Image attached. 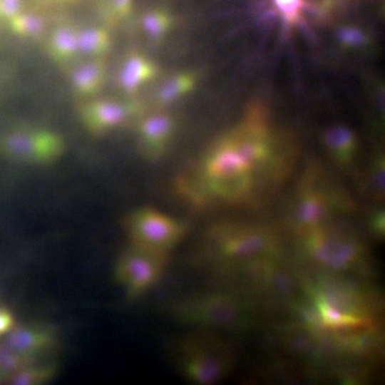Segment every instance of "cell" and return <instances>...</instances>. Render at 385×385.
<instances>
[{
	"label": "cell",
	"mask_w": 385,
	"mask_h": 385,
	"mask_svg": "<svg viewBox=\"0 0 385 385\" xmlns=\"http://www.w3.org/2000/svg\"><path fill=\"white\" fill-rule=\"evenodd\" d=\"M220 340L209 330L192 329L170 339L168 355L179 375L196 385L218 382L227 369Z\"/></svg>",
	"instance_id": "obj_1"
},
{
	"label": "cell",
	"mask_w": 385,
	"mask_h": 385,
	"mask_svg": "<svg viewBox=\"0 0 385 385\" xmlns=\"http://www.w3.org/2000/svg\"><path fill=\"white\" fill-rule=\"evenodd\" d=\"M130 245L168 255L187 232L184 222L151 207H140L124 219Z\"/></svg>",
	"instance_id": "obj_2"
},
{
	"label": "cell",
	"mask_w": 385,
	"mask_h": 385,
	"mask_svg": "<svg viewBox=\"0 0 385 385\" xmlns=\"http://www.w3.org/2000/svg\"><path fill=\"white\" fill-rule=\"evenodd\" d=\"M66 143L58 133L39 128H19L0 140V152L21 163L44 165L58 160L65 153Z\"/></svg>",
	"instance_id": "obj_3"
},
{
	"label": "cell",
	"mask_w": 385,
	"mask_h": 385,
	"mask_svg": "<svg viewBox=\"0 0 385 385\" xmlns=\"http://www.w3.org/2000/svg\"><path fill=\"white\" fill-rule=\"evenodd\" d=\"M168 255L130 245L118 257L114 277L134 299L150 289L160 279L166 268Z\"/></svg>",
	"instance_id": "obj_4"
},
{
	"label": "cell",
	"mask_w": 385,
	"mask_h": 385,
	"mask_svg": "<svg viewBox=\"0 0 385 385\" xmlns=\"http://www.w3.org/2000/svg\"><path fill=\"white\" fill-rule=\"evenodd\" d=\"M177 321L192 329L212 331L234 317L233 307L226 297L205 293L183 299L170 308Z\"/></svg>",
	"instance_id": "obj_5"
},
{
	"label": "cell",
	"mask_w": 385,
	"mask_h": 385,
	"mask_svg": "<svg viewBox=\"0 0 385 385\" xmlns=\"http://www.w3.org/2000/svg\"><path fill=\"white\" fill-rule=\"evenodd\" d=\"M140 111L137 103L96 99L84 104L80 113L86 128L100 135L121 125Z\"/></svg>",
	"instance_id": "obj_6"
},
{
	"label": "cell",
	"mask_w": 385,
	"mask_h": 385,
	"mask_svg": "<svg viewBox=\"0 0 385 385\" xmlns=\"http://www.w3.org/2000/svg\"><path fill=\"white\" fill-rule=\"evenodd\" d=\"M175 127V117L167 112L158 111L143 118L138 126L142 155L151 160L161 158L170 145Z\"/></svg>",
	"instance_id": "obj_7"
},
{
	"label": "cell",
	"mask_w": 385,
	"mask_h": 385,
	"mask_svg": "<svg viewBox=\"0 0 385 385\" xmlns=\"http://www.w3.org/2000/svg\"><path fill=\"white\" fill-rule=\"evenodd\" d=\"M159 73L158 66L138 51H132L125 57L118 75V84L125 93H137L145 83Z\"/></svg>",
	"instance_id": "obj_8"
},
{
	"label": "cell",
	"mask_w": 385,
	"mask_h": 385,
	"mask_svg": "<svg viewBox=\"0 0 385 385\" xmlns=\"http://www.w3.org/2000/svg\"><path fill=\"white\" fill-rule=\"evenodd\" d=\"M53 342V335L48 329L35 326L14 329L8 336L7 347L14 352L32 359L48 348Z\"/></svg>",
	"instance_id": "obj_9"
},
{
	"label": "cell",
	"mask_w": 385,
	"mask_h": 385,
	"mask_svg": "<svg viewBox=\"0 0 385 385\" xmlns=\"http://www.w3.org/2000/svg\"><path fill=\"white\" fill-rule=\"evenodd\" d=\"M106 76V66L100 58L86 62L76 68L71 76L74 91L88 96L98 93L103 87Z\"/></svg>",
	"instance_id": "obj_10"
},
{
	"label": "cell",
	"mask_w": 385,
	"mask_h": 385,
	"mask_svg": "<svg viewBox=\"0 0 385 385\" xmlns=\"http://www.w3.org/2000/svg\"><path fill=\"white\" fill-rule=\"evenodd\" d=\"M198 83L192 71H180L168 78L158 88L155 103L159 107L169 106L190 93Z\"/></svg>",
	"instance_id": "obj_11"
},
{
	"label": "cell",
	"mask_w": 385,
	"mask_h": 385,
	"mask_svg": "<svg viewBox=\"0 0 385 385\" xmlns=\"http://www.w3.org/2000/svg\"><path fill=\"white\" fill-rule=\"evenodd\" d=\"M78 31L71 26L60 25L51 33L48 41V53L58 61L71 59L78 51Z\"/></svg>",
	"instance_id": "obj_12"
},
{
	"label": "cell",
	"mask_w": 385,
	"mask_h": 385,
	"mask_svg": "<svg viewBox=\"0 0 385 385\" xmlns=\"http://www.w3.org/2000/svg\"><path fill=\"white\" fill-rule=\"evenodd\" d=\"M324 141L331 154L340 162H347L352 157L356 144L354 133L343 125L327 130Z\"/></svg>",
	"instance_id": "obj_13"
},
{
	"label": "cell",
	"mask_w": 385,
	"mask_h": 385,
	"mask_svg": "<svg viewBox=\"0 0 385 385\" xmlns=\"http://www.w3.org/2000/svg\"><path fill=\"white\" fill-rule=\"evenodd\" d=\"M140 25L147 36L158 43L169 34L175 25V19L168 10L156 7L143 14Z\"/></svg>",
	"instance_id": "obj_14"
},
{
	"label": "cell",
	"mask_w": 385,
	"mask_h": 385,
	"mask_svg": "<svg viewBox=\"0 0 385 385\" xmlns=\"http://www.w3.org/2000/svg\"><path fill=\"white\" fill-rule=\"evenodd\" d=\"M78 43L79 51L100 58L109 51L111 37L106 29L91 26L78 31Z\"/></svg>",
	"instance_id": "obj_15"
},
{
	"label": "cell",
	"mask_w": 385,
	"mask_h": 385,
	"mask_svg": "<svg viewBox=\"0 0 385 385\" xmlns=\"http://www.w3.org/2000/svg\"><path fill=\"white\" fill-rule=\"evenodd\" d=\"M9 24L15 34L24 37L38 38L45 31L43 18L32 13L20 12L9 19Z\"/></svg>",
	"instance_id": "obj_16"
},
{
	"label": "cell",
	"mask_w": 385,
	"mask_h": 385,
	"mask_svg": "<svg viewBox=\"0 0 385 385\" xmlns=\"http://www.w3.org/2000/svg\"><path fill=\"white\" fill-rule=\"evenodd\" d=\"M326 211V201L318 192H308L304 194L297 209L298 217L304 224H314L319 221Z\"/></svg>",
	"instance_id": "obj_17"
},
{
	"label": "cell",
	"mask_w": 385,
	"mask_h": 385,
	"mask_svg": "<svg viewBox=\"0 0 385 385\" xmlns=\"http://www.w3.org/2000/svg\"><path fill=\"white\" fill-rule=\"evenodd\" d=\"M56 369L53 365L34 366L29 365L18 371L11 382L16 385H38L49 381L53 376Z\"/></svg>",
	"instance_id": "obj_18"
},
{
	"label": "cell",
	"mask_w": 385,
	"mask_h": 385,
	"mask_svg": "<svg viewBox=\"0 0 385 385\" xmlns=\"http://www.w3.org/2000/svg\"><path fill=\"white\" fill-rule=\"evenodd\" d=\"M274 7L287 26H295L301 21L304 0H272Z\"/></svg>",
	"instance_id": "obj_19"
},
{
	"label": "cell",
	"mask_w": 385,
	"mask_h": 385,
	"mask_svg": "<svg viewBox=\"0 0 385 385\" xmlns=\"http://www.w3.org/2000/svg\"><path fill=\"white\" fill-rule=\"evenodd\" d=\"M34 359L21 356L6 346L0 347V374L18 371L22 368L32 364Z\"/></svg>",
	"instance_id": "obj_20"
},
{
	"label": "cell",
	"mask_w": 385,
	"mask_h": 385,
	"mask_svg": "<svg viewBox=\"0 0 385 385\" xmlns=\"http://www.w3.org/2000/svg\"><path fill=\"white\" fill-rule=\"evenodd\" d=\"M319 308L327 324L338 326L360 323V320L354 317L341 314L324 299L319 301Z\"/></svg>",
	"instance_id": "obj_21"
},
{
	"label": "cell",
	"mask_w": 385,
	"mask_h": 385,
	"mask_svg": "<svg viewBox=\"0 0 385 385\" xmlns=\"http://www.w3.org/2000/svg\"><path fill=\"white\" fill-rule=\"evenodd\" d=\"M337 37L343 46L349 48L361 47L367 41L364 31L351 26L342 27L337 32Z\"/></svg>",
	"instance_id": "obj_22"
},
{
	"label": "cell",
	"mask_w": 385,
	"mask_h": 385,
	"mask_svg": "<svg viewBox=\"0 0 385 385\" xmlns=\"http://www.w3.org/2000/svg\"><path fill=\"white\" fill-rule=\"evenodd\" d=\"M133 0H108V7L113 17L116 20L128 18L133 9Z\"/></svg>",
	"instance_id": "obj_23"
},
{
	"label": "cell",
	"mask_w": 385,
	"mask_h": 385,
	"mask_svg": "<svg viewBox=\"0 0 385 385\" xmlns=\"http://www.w3.org/2000/svg\"><path fill=\"white\" fill-rule=\"evenodd\" d=\"M21 0H0V16L11 19L21 12Z\"/></svg>",
	"instance_id": "obj_24"
},
{
	"label": "cell",
	"mask_w": 385,
	"mask_h": 385,
	"mask_svg": "<svg viewBox=\"0 0 385 385\" xmlns=\"http://www.w3.org/2000/svg\"><path fill=\"white\" fill-rule=\"evenodd\" d=\"M372 180L374 187L381 193L384 190V165L381 160L376 163L374 169Z\"/></svg>",
	"instance_id": "obj_25"
},
{
	"label": "cell",
	"mask_w": 385,
	"mask_h": 385,
	"mask_svg": "<svg viewBox=\"0 0 385 385\" xmlns=\"http://www.w3.org/2000/svg\"><path fill=\"white\" fill-rule=\"evenodd\" d=\"M14 324L11 314L6 309H0V336L9 331Z\"/></svg>",
	"instance_id": "obj_26"
},
{
	"label": "cell",
	"mask_w": 385,
	"mask_h": 385,
	"mask_svg": "<svg viewBox=\"0 0 385 385\" xmlns=\"http://www.w3.org/2000/svg\"><path fill=\"white\" fill-rule=\"evenodd\" d=\"M374 224L376 230L382 232L384 228V214L382 212L378 213L374 220Z\"/></svg>",
	"instance_id": "obj_27"
},
{
	"label": "cell",
	"mask_w": 385,
	"mask_h": 385,
	"mask_svg": "<svg viewBox=\"0 0 385 385\" xmlns=\"http://www.w3.org/2000/svg\"><path fill=\"white\" fill-rule=\"evenodd\" d=\"M34 1L43 5H58V4H63L66 3H70L75 0H34Z\"/></svg>",
	"instance_id": "obj_28"
}]
</instances>
